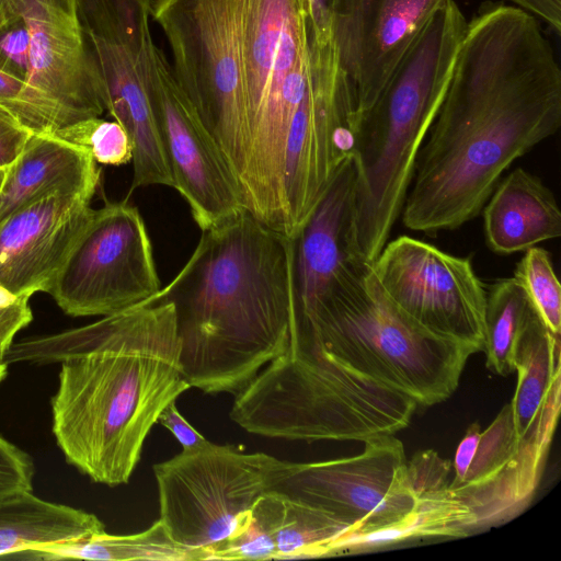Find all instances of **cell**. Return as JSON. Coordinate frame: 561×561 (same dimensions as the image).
Here are the masks:
<instances>
[{
  "mask_svg": "<svg viewBox=\"0 0 561 561\" xmlns=\"http://www.w3.org/2000/svg\"><path fill=\"white\" fill-rule=\"evenodd\" d=\"M561 126V69L539 20L503 2L467 22L453 76L401 209L433 234L481 214L502 173Z\"/></svg>",
  "mask_w": 561,
  "mask_h": 561,
  "instance_id": "cell-1",
  "label": "cell"
},
{
  "mask_svg": "<svg viewBox=\"0 0 561 561\" xmlns=\"http://www.w3.org/2000/svg\"><path fill=\"white\" fill-rule=\"evenodd\" d=\"M175 308L160 291L90 324L13 343L5 364L60 363L53 434L92 481L128 483L162 410L191 388Z\"/></svg>",
  "mask_w": 561,
  "mask_h": 561,
  "instance_id": "cell-2",
  "label": "cell"
},
{
  "mask_svg": "<svg viewBox=\"0 0 561 561\" xmlns=\"http://www.w3.org/2000/svg\"><path fill=\"white\" fill-rule=\"evenodd\" d=\"M202 232L160 296L175 308L184 379L236 394L288 347L298 320L295 240L247 209Z\"/></svg>",
  "mask_w": 561,
  "mask_h": 561,
  "instance_id": "cell-3",
  "label": "cell"
},
{
  "mask_svg": "<svg viewBox=\"0 0 561 561\" xmlns=\"http://www.w3.org/2000/svg\"><path fill=\"white\" fill-rule=\"evenodd\" d=\"M467 19L448 0L417 34L376 102L357 124L354 238L359 255L375 261L388 242L415 169L419 151L445 99Z\"/></svg>",
  "mask_w": 561,
  "mask_h": 561,
  "instance_id": "cell-4",
  "label": "cell"
},
{
  "mask_svg": "<svg viewBox=\"0 0 561 561\" xmlns=\"http://www.w3.org/2000/svg\"><path fill=\"white\" fill-rule=\"evenodd\" d=\"M297 331L312 347L407 394L417 407L449 398L476 353L404 316L386 296L368 262L346 271L298 316Z\"/></svg>",
  "mask_w": 561,
  "mask_h": 561,
  "instance_id": "cell-5",
  "label": "cell"
},
{
  "mask_svg": "<svg viewBox=\"0 0 561 561\" xmlns=\"http://www.w3.org/2000/svg\"><path fill=\"white\" fill-rule=\"evenodd\" d=\"M417 404L304 341L294 324L286 351L236 393L231 420L271 438L360 440L405 428Z\"/></svg>",
  "mask_w": 561,
  "mask_h": 561,
  "instance_id": "cell-6",
  "label": "cell"
},
{
  "mask_svg": "<svg viewBox=\"0 0 561 561\" xmlns=\"http://www.w3.org/2000/svg\"><path fill=\"white\" fill-rule=\"evenodd\" d=\"M242 9L243 0H152V18L172 50L175 80L215 140L239 191L248 146Z\"/></svg>",
  "mask_w": 561,
  "mask_h": 561,
  "instance_id": "cell-7",
  "label": "cell"
},
{
  "mask_svg": "<svg viewBox=\"0 0 561 561\" xmlns=\"http://www.w3.org/2000/svg\"><path fill=\"white\" fill-rule=\"evenodd\" d=\"M77 12L106 111L131 144L130 192L149 185L173 187L147 92L156 46L149 25L152 0H77Z\"/></svg>",
  "mask_w": 561,
  "mask_h": 561,
  "instance_id": "cell-8",
  "label": "cell"
},
{
  "mask_svg": "<svg viewBox=\"0 0 561 561\" xmlns=\"http://www.w3.org/2000/svg\"><path fill=\"white\" fill-rule=\"evenodd\" d=\"M285 463L264 453L247 454L209 440L182 449L152 467L159 519L174 541L207 552L270 491Z\"/></svg>",
  "mask_w": 561,
  "mask_h": 561,
  "instance_id": "cell-9",
  "label": "cell"
},
{
  "mask_svg": "<svg viewBox=\"0 0 561 561\" xmlns=\"http://www.w3.org/2000/svg\"><path fill=\"white\" fill-rule=\"evenodd\" d=\"M160 290L147 227L125 199L94 209L47 294L68 316L104 317Z\"/></svg>",
  "mask_w": 561,
  "mask_h": 561,
  "instance_id": "cell-10",
  "label": "cell"
},
{
  "mask_svg": "<svg viewBox=\"0 0 561 561\" xmlns=\"http://www.w3.org/2000/svg\"><path fill=\"white\" fill-rule=\"evenodd\" d=\"M371 267L389 300L419 327L483 351L486 288L468 257L400 236L386 243Z\"/></svg>",
  "mask_w": 561,
  "mask_h": 561,
  "instance_id": "cell-11",
  "label": "cell"
},
{
  "mask_svg": "<svg viewBox=\"0 0 561 561\" xmlns=\"http://www.w3.org/2000/svg\"><path fill=\"white\" fill-rule=\"evenodd\" d=\"M270 491L368 530L410 512L416 495L403 444L391 435L364 440L360 454L316 462L286 461Z\"/></svg>",
  "mask_w": 561,
  "mask_h": 561,
  "instance_id": "cell-12",
  "label": "cell"
},
{
  "mask_svg": "<svg viewBox=\"0 0 561 561\" xmlns=\"http://www.w3.org/2000/svg\"><path fill=\"white\" fill-rule=\"evenodd\" d=\"M174 187L202 231L242 213L241 194L215 140L154 46L147 87Z\"/></svg>",
  "mask_w": 561,
  "mask_h": 561,
  "instance_id": "cell-13",
  "label": "cell"
},
{
  "mask_svg": "<svg viewBox=\"0 0 561 561\" xmlns=\"http://www.w3.org/2000/svg\"><path fill=\"white\" fill-rule=\"evenodd\" d=\"M31 36L27 85L57 129L105 107L104 91L78 19L77 0H15Z\"/></svg>",
  "mask_w": 561,
  "mask_h": 561,
  "instance_id": "cell-14",
  "label": "cell"
},
{
  "mask_svg": "<svg viewBox=\"0 0 561 561\" xmlns=\"http://www.w3.org/2000/svg\"><path fill=\"white\" fill-rule=\"evenodd\" d=\"M448 0H335L332 42L352 87L357 124L430 19Z\"/></svg>",
  "mask_w": 561,
  "mask_h": 561,
  "instance_id": "cell-15",
  "label": "cell"
},
{
  "mask_svg": "<svg viewBox=\"0 0 561 561\" xmlns=\"http://www.w3.org/2000/svg\"><path fill=\"white\" fill-rule=\"evenodd\" d=\"M94 192L55 191L0 221V285L16 296L48 293L92 218Z\"/></svg>",
  "mask_w": 561,
  "mask_h": 561,
  "instance_id": "cell-16",
  "label": "cell"
},
{
  "mask_svg": "<svg viewBox=\"0 0 561 561\" xmlns=\"http://www.w3.org/2000/svg\"><path fill=\"white\" fill-rule=\"evenodd\" d=\"M550 444L519 439L506 403L480 432L466 472L449 486L470 511L473 531L519 515L539 484Z\"/></svg>",
  "mask_w": 561,
  "mask_h": 561,
  "instance_id": "cell-17",
  "label": "cell"
},
{
  "mask_svg": "<svg viewBox=\"0 0 561 561\" xmlns=\"http://www.w3.org/2000/svg\"><path fill=\"white\" fill-rule=\"evenodd\" d=\"M309 56L310 31L304 0H243L247 158L268 129L287 78Z\"/></svg>",
  "mask_w": 561,
  "mask_h": 561,
  "instance_id": "cell-18",
  "label": "cell"
},
{
  "mask_svg": "<svg viewBox=\"0 0 561 561\" xmlns=\"http://www.w3.org/2000/svg\"><path fill=\"white\" fill-rule=\"evenodd\" d=\"M355 196L356 167L351 157L295 239L298 316L308 311L346 271L366 262L355 244Z\"/></svg>",
  "mask_w": 561,
  "mask_h": 561,
  "instance_id": "cell-19",
  "label": "cell"
},
{
  "mask_svg": "<svg viewBox=\"0 0 561 561\" xmlns=\"http://www.w3.org/2000/svg\"><path fill=\"white\" fill-rule=\"evenodd\" d=\"M451 461L434 450L416 453L408 471L416 495L414 507L400 518L368 530H348L330 547V554L365 552L405 541L458 538L473 531L470 511L449 486Z\"/></svg>",
  "mask_w": 561,
  "mask_h": 561,
  "instance_id": "cell-20",
  "label": "cell"
},
{
  "mask_svg": "<svg viewBox=\"0 0 561 561\" xmlns=\"http://www.w3.org/2000/svg\"><path fill=\"white\" fill-rule=\"evenodd\" d=\"M101 170L84 149L54 133H34L7 168L0 188V221L30 202L55 191L96 192Z\"/></svg>",
  "mask_w": 561,
  "mask_h": 561,
  "instance_id": "cell-21",
  "label": "cell"
},
{
  "mask_svg": "<svg viewBox=\"0 0 561 561\" xmlns=\"http://www.w3.org/2000/svg\"><path fill=\"white\" fill-rule=\"evenodd\" d=\"M481 213L486 244L497 254L525 252L561 236V211L553 193L523 168L497 183Z\"/></svg>",
  "mask_w": 561,
  "mask_h": 561,
  "instance_id": "cell-22",
  "label": "cell"
},
{
  "mask_svg": "<svg viewBox=\"0 0 561 561\" xmlns=\"http://www.w3.org/2000/svg\"><path fill=\"white\" fill-rule=\"evenodd\" d=\"M105 531L92 513L43 500L32 490L0 499V557L78 540Z\"/></svg>",
  "mask_w": 561,
  "mask_h": 561,
  "instance_id": "cell-23",
  "label": "cell"
},
{
  "mask_svg": "<svg viewBox=\"0 0 561 561\" xmlns=\"http://www.w3.org/2000/svg\"><path fill=\"white\" fill-rule=\"evenodd\" d=\"M276 543L277 560L328 557L330 547L351 526L334 515L276 492L252 506Z\"/></svg>",
  "mask_w": 561,
  "mask_h": 561,
  "instance_id": "cell-24",
  "label": "cell"
},
{
  "mask_svg": "<svg viewBox=\"0 0 561 561\" xmlns=\"http://www.w3.org/2000/svg\"><path fill=\"white\" fill-rule=\"evenodd\" d=\"M31 560H106V561H199L207 559L204 549H191L172 539L161 519L133 535L104 533L69 542L28 549L15 553Z\"/></svg>",
  "mask_w": 561,
  "mask_h": 561,
  "instance_id": "cell-25",
  "label": "cell"
},
{
  "mask_svg": "<svg viewBox=\"0 0 561 561\" xmlns=\"http://www.w3.org/2000/svg\"><path fill=\"white\" fill-rule=\"evenodd\" d=\"M535 313L528 295L514 276L497 279L486 289L482 352L489 370L502 377L515 371L518 340Z\"/></svg>",
  "mask_w": 561,
  "mask_h": 561,
  "instance_id": "cell-26",
  "label": "cell"
},
{
  "mask_svg": "<svg viewBox=\"0 0 561 561\" xmlns=\"http://www.w3.org/2000/svg\"><path fill=\"white\" fill-rule=\"evenodd\" d=\"M514 277L525 289L546 328L557 337L561 334V285L550 254L542 248L525 251L517 263Z\"/></svg>",
  "mask_w": 561,
  "mask_h": 561,
  "instance_id": "cell-27",
  "label": "cell"
},
{
  "mask_svg": "<svg viewBox=\"0 0 561 561\" xmlns=\"http://www.w3.org/2000/svg\"><path fill=\"white\" fill-rule=\"evenodd\" d=\"M54 134L87 150L96 163L122 165L131 162L133 149L129 137L116 121L85 118L66 125Z\"/></svg>",
  "mask_w": 561,
  "mask_h": 561,
  "instance_id": "cell-28",
  "label": "cell"
},
{
  "mask_svg": "<svg viewBox=\"0 0 561 561\" xmlns=\"http://www.w3.org/2000/svg\"><path fill=\"white\" fill-rule=\"evenodd\" d=\"M207 560H277V548L273 535L251 508L226 539L207 549Z\"/></svg>",
  "mask_w": 561,
  "mask_h": 561,
  "instance_id": "cell-29",
  "label": "cell"
},
{
  "mask_svg": "<svg viewBox=\"0 0 561 561\" xmlns=\"http://www.w3.org/2000/svg\"><path fill=\"white\" fill-rule=\"evenodd\" d=\"M0 111L13 116L34 133H54V121L33 99L27 83L0 69Z\"/></svg>",
  "mask_w": 561,
  "mask_h": 561,
  "instance_id": "cell-30",
  "label": "cell"
},
{
  "mask_svg": "<svg viewBox=\"0 0 561 561\" xmlns=\"http://www.w3.org/2000/svg\"><path fill=\"white\" fill-rule=\"evenodd\" d=\"M31 36L22 15L0 27V69L23 81L30 75Z\"/></svg>",
  "mask_w": 561,
  "mask_h": 561,
  "instance_id": "cell-31",
  "label": "cell"
},
{
  "mask_svg": "<svg viewBox=\"0 0 561 561\" xmlns=\"http://www.w3.org/2000/svg\"><path fill=\"white\" fill-rule=\"evenodd\" d=\"M32 457L0 435V499L21 490H33Z\"/></svg>",
  "mask_w": 561,
  "mask_h": 561,
  "instance_id": "cell-32",
  "label": "cell"
},
{
  "mask_svg": "<svg viewBox=\"0 0 561 561\" xmlns=\"http://www.w3.org/2000/svg\"><path fill=\"white\" fill-rule=\"evenodd\" d=\"M30 298L21 296L14 302L0 307V363H4L5 354L13 344L16 333L27 327L33 319Z\"/></svg>",
  "mask_w": 561,
  "mask_h": 561,
  "instance_id": "cell-33",
  "label": "cell"
},
{
  "mask_svg": "<svg viewBox=\"0 0 561 561\" xmlns=\"http://www.w3.org/2000/svg\"><path fill=\"white\" fill-rule=\"evenodd\" d=\"M34 134L5 112L0 111V168H8Z\"/></svg>",
  "mask_w": 561,
  "mask_h": 561,
  "instance_id": "cell-34",
  "label": "cell"
},
{
  "mask_svg": "<svg viewBox=\"0 0 561 561\" xmlns=\"http://www.w3.org/2000/svg\"><path fill=\"white\" fill-rule=\"evenodd\" d=\"M158 422L173 434L181 444L182 449H193L207 442V439L180 413L175 401L169 403L162 410Z\"/></svg>",
  "mask_w": 561,
  "mask_h": 561,
  "instance_id": "cell-35",
  "label": "cell"
},
{
  "mask_svg": "<svg viewBox=\"0 0 561 561\" xmlns=\"http://www.w3.org/2000/svg\"><path fill=\"white\" fill-rule=\"evenodd\" d=\"M311 41L323 46L332 41V14L335 0H304Z\"/></svg>",
  "mask_w": 561,
  "mask_h": 561,
  "instance_id": "cell-36",
  "label": "cell"
},
{
  "mask_svg": "<svg viewBox=\"0 0 561 561\" xmlns=\"http://www.w3.org/2000/svg\"><path fill=\"white\" fill-rule=\"evenodd\" d=\"M539 21L546 22L552 30L561 32V0H508Z\"/></svg>",
  "mask_w": 561,
  "mask_h": 561,
  "instance_id": "cell-37",
  "label": "cell"
},
{
  "mask_svg": "<svg viewBox=\"0 0 561 561\" xmlns=\"http://www.w3.org/2000/svg\"><path fill=\"white\" fill-rule=\"evenodd\" d=\"M20 15L15 13V0H0V27Z\"/></svg>",
  "mask_w": 561,
  "mask_h": 561,
  "instance_id": "cell-38",
  "label": "cell"
},
{
  "mask_svg": "<svg viewBox=\"0 0 561 561\" xmlns=\"http://www.w3.org/2000/svg\"><path fill=\"white\" fill-rule=\"evenodd\" d=\"M19 297L10 290H8L5 287L0 285V307H5L12 302H14Z\"/></svg>",
  "mask_w": 561,
  "mask_h": 561,
  "instance_id": "cell-39",
  "label": "cell"
},
{
  "mask_svg": "<svg viewBox=\"0 0 561 561\" xmlns=\"http://www.w3.org/2000/svg\"><path fill=\"white\" fill-rule=\"evenodd\" d=\"M8 374V365L5 363H0V383L3 381Z\"/></svg>",
  "mask_w": 561,
  "mask_h": 561,
  "instance_id": "cell-40",
  "label": "cell"
},
{
  "mask_svg": "<svg viewBox=\"0 0 561 561\" xmlns=\"http://www.w3.org/2000/svg\"><path fill=\"white\" fill-rule=\"evenodd\" d=\"M7 168H0V188L5 178Z\"/></svg>",
  "mask_w": 561,
  "mask_h": 561,
  "instance_id": "cell-41",
  "label": "cell"
}]
</instances>
